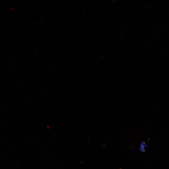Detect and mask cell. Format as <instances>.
Wrapping results in <instances>:
<instances>
[{"label":"cell","mask_w":169,"mask_h":169,"mask_svg":"<svg viewBox=\"0 0 169 169\" xmlns=\"http://www.w3.org/2000/svg\"><path fill=\"white\" fill-rule=\"evenodd\" d=\"M146 143L144 142H142L140 146V148L139 149V151L141 152H144L146 150Z\"/></svg>","instance_id":"6da1fadb"}]
</instances>
